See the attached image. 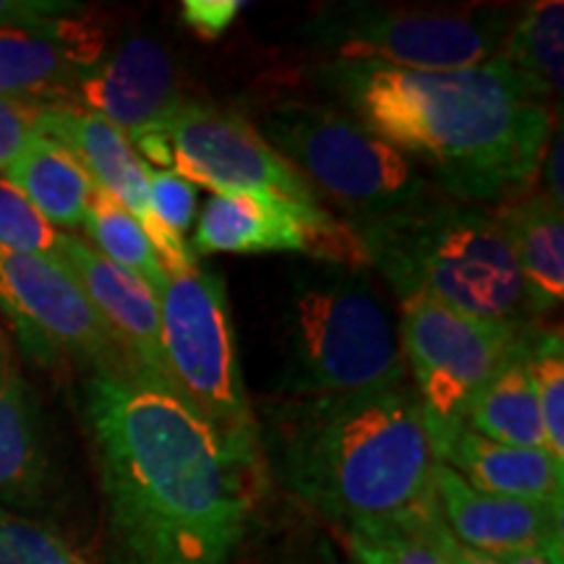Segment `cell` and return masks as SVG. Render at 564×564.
I'll return each instance as SVG.
<instances>
[{
	"instance_id": "obj_1",
	"label": "cell",
	"mask_w": 564,
	"mask_h": 564,
	"mask_svg": "<svg viewBox=\"0 0 564 564\" xmlns=\"http://www.w3.org/2000/svg\"><path fill=\"white\" fill-rule=\"evenodd\" d=\"M82 411L116 564H232L262 502L264 453L137 379L89 373Z\"/></svg>"
},
{
	"instance_id": "obj_2",
	"label": "cell",
	"mask_w": 564,
	"mask_h": 564,
	"mask_svg": "<svg viewBox=\"0 0 564 564\" xmlns=\"http://www.w3.org/2000/svg\"><path fill=\"white\" fill-rule=\"evenodd\" d=\"M316 82L457 202L531 192L554 133L546 97L499 55L455 70L324 61Z\"/></svg>"
},
{
	"instance_id": "obj_3",
	"label": "cell",
	"mask_w": 564,
	"mask_h": 564,
	"mask_svg": "<svg viewBox=\"0 0 564 564\" xmlns=\"http://www.w3.org/2000/svg\"><path fill=\"white\" fill-rule=\"evenodd\" d=\"M264 460L337 531L429 514L436 455L411 382L329 398H278Z\"/></svg>"
},
{
	"instance_id": "obj_4",
	"label": "cell",
	"mask_w": 564,
	"mask_h": 564,
	"mask_svg": "<svg viewBox=\"0 0 564 564\" xmlns=\"http://www.w3.org/2000/svg\"><path fill=\"white\" fill-rule=\"evenodd\" d=\"M364 267L400 299L426 295L470 319L539 327L523 274L491 207L434 194L379 220L350 225Z\"/></svg>"
},
{
	"instance_id": "obj_5",
	"label": "cell",
	"mask_w": 564,
	"mask_h": 564,
	"mask_svg": "<svg viewBox=\"0 0 564 564\" xmlns=\"http://www.w3.org/2000/svg\"><path fill=\"white\" fill-rule=\"evenodd\" d=\"M405 382L398 322L369 274L319 259L303 264L282 301L278 398H329Z\"/></svg>"
},
{
	"instance_id": "obj_6",
	"label": "cell",
	"mask_w": 564,
	"mask_h": 564,
	"mask_svg": "<svg viewBox=\"0 0 564 564\" xmlns=\"http://www.w3.org/2000/svg\"><path fill=\"white\" fill-rule=\"evenodd\" d=\"M253 129L303 175V181L361 225L394 215L440 194L419 167L348 110L282 100L259 110Z\"/></svg>"
},
{
	"instance_id": "obj_7",
	"label": "cell",
	"mask_w": 564,
	"mask_h": 564,
	"mask_svg": "<svg viewBox=\"0 0 564 564\" xmlns=\"http://www.w3.org/2000/svg\"><path fill=\"white\" fill-rule=\"evenodd\" d=\"M520 9L514 6H405L345 0L303 24L324 61H371L408 70H455L497 58Z\"/></svg>"
},
{
	"instance_id": "obj_8",
	"label": "cell",
	"mask_w": 564,
	"mask_h": 564,
	"mask_svg": "<svg viewBox=\"0 0 564 564\" xmlns=\"http://www.w3.org/2000/svg\"><path fill=\"white\" fill-rule=\"evenodd\" d=\"M160 335L175 390L212 429L246 449L262 447V423L249 403L230 301L217 272L171 274L160 293Z\"/></svg>"
},
{
	"instance_id": "obj_9",
	"label": "cell",
	"mask_w": 564,
	"mask_h": 564,
	"mask_svg": "<svg viewBox=\"0 0 564 564\" xmlns=\"http://www.w3.org/2000/svg\"><path fill=\"white\" fill-rule=\"evenodd\" d=\"M531 329L470 319L426 295L400 299L398 337L434 455L494 377L523 348Z\"/></svg>"
},
{
	"instance_id": "obj_10",
	"label": "cell",
	"mask_w": 564,
	"mask_h": 564,
	"mask_svg": "<svg viewBox=\"0 0 564 564\" xmlns=\"http://www.w3.org/2000/svg\"><path fill=\"white\" fill-rule=\"evenodd\" d=\"M147 165L173 171L215 194H262L308 215H327L319 196L288 160L262 139L253 123L217 105L183 100L158 129L131 141Z\"/></svg>"
},
{
	"instance_id": "obj_11",
	"label": "cell",
	"mask_w": 564,
	"mask_h": 564,
	"mask_svg": "<svg viewBox=\"0 0 564 564\" xmlns=\"http://www.w3.org/2000/svg\"><path fill=\"white\" fill-rule=\"evenodd\" d=\"M0 312L40 361L68 356L87 366L89 373L141 382L87 293L55 259L0 249Z\"/></svg>"
},
{
	"instance_id": "obj_12",
	"label": "cell",
	"mask_w": 564,
	"mask_h": 564,
	"mask_svg": "<svg viewBox=\"0 0 564 564\" xmlns=\"http://www.w3.org/2000/svg\"><path fill=\"white\" fill-rule=\"evenodd\" d=\"M183 100L167 47L152 34L131 32L82 76L70 105L105 118L133 141L165 123Z\"/></svg>"
},
{
	"instance_id": "obj_13",
	"label": "cell",
	"mask_w": 564,
	"mask_h": 564,
	"mask_svg": "<svg viewBox=\"0 0 564 564\" xmlns=\"http://www.w3.org/2000/svg\"><path fill=\"white\" fill-rule=\"evenodd\" d=\"M108 51V30L82 9L47 30H0V97L70 105L82 76Z\"/></svg>"
},
{
	"instance_id": "obj_14",
	"label": "cell",
	"mask_w": 564,
	"mask_h": 564,
	"mask_svg": "<svg viewBox=\"0 0 564 564\" xmlns=\"http://www.w3.org/2000/svg\"><path fill=\"white\" fill-rule=\"evenodd\" d=\"M55 262L74 274L112 337L131 358L141 382L178 392L162 352L158 295L137 274L108 262L74 232H61Z\"/></svg>"
},
{
	"instance_id": "obj_15",
	"label": "cell",
	"mask_w": 564,
	"mask_h": 564,
	"mask_svg": "<svg viewBox=\"0 0 564 564\" xmlns=\"http://www.w3.org/2000/svg\"><path fill=\"white\" fill-rule=\"evenodd\" d=\"M434 502L449 533L481 554L502 556L564 544V505L478 491L444 463H436L434 470Z\"/></svg>"
},
{
	"instance_id": "obj_16",
	"label": "cell",
	"mask_w": 564,
	"mask_h": 564,
	"mask_svg": "<svg viewBox=\"0 0 564 564\" xmlns=\"http://www.w3.org/2000/svg\"><path fill=\"white\" fill-rule=\"evenodd\" d=\"M37 131L79 162L91 183L131 212L144 232L152 228L150 165L123 131L79 105H40Z\"/></svg>"
},
{
	"instance_id": "obj_17",
	"label": "cell",
	"mask_w": 564,
	"mask_h": 564,
	"mask_svg": "<svg viewBox=\"0 0 564 564\" xmlns=\"http://www.w3.org/2000/svg\"><path fill=\"white\" fill-rule=\"evenodd\" d=\"M53 491V457L30 384L0 352V507L40 510Z\"/></svg>"
},
{
	"instance_id": "obj_18",
	"label": "cell",
	"mask_w": 564,
	"mask_h": 564,
	"mask_svg": "<svg viewBox=\"0 0 564 564\" xmlns=\"http://www.w3.org/2000/svg\"><path fill=\"white\" fill-rule=\"evenodd\" d=\"M436 460L478 491L564 505V463L546 449L510 447L463 426L442 444Z\"/></svg>"
},
{
	"instance_id": "obj_19",
	"label": "cell",
	"mask_w": 564,
	"mask_h": 564,
	"mask_svg": "<svg viewBox=\"0 0 564 564\" xmlns=\"http://www.w3.org/2000/svg\"><path fill=\"white\" fill-rule=\"evenodd\" d=\"M510 243L535 314L546 316L564 299V212L544 192H525L491 207Z\"/></svg>"
},
{
	"instance_id": "obj_20",
	"label": "cell",
	"mask_w": 564,
	"mask_h": 564,
	"mask_svg": "<svg viewBox=\"0 0 564 564\" xmlns=\"http://www.w3.org/2000/svg\"><path fill=\"white\" fill-rule=\"evenodd\" d=\"M55 230H79L95 196L87 171L53 139L37 133L3 173Z\"/></svg>"
},
{
	"instance_id": "obj_21",
	"label": "cell",
	"mask_w": 564,
	"mask_h": 564,
	"mask_svg": "<svg viewBox=\"0 0 564 564\" xmlns=\"http://www.w3.org/2000/svg\"><path fill=\"white\" fill-rule=\"evenodd\" d=\"M528 340L531 335L525 337L518 356L478 394L476 403L470 405L468 419H465V426L486 440L510 444V447L546 449L539 394H535L531 369H528Z\"/></svg>"
},
{
	"instance_id": "obj_22",
	"label": "cell",
	"mask_w": 564,
	"mask_h": 564,
	"mask_svg": "<svg viewBox=\"0 0 564 564\" xmlns=\"http://www.w3.org/2000/svg\"><path fill=\"white\" fill-rule=\"evenodd\" d=\"M564 3L541 0L525 6L507 34L499 58L510 63L549 102L562 100Z\"/></svg>"
},
{
	"instance_id": "obj_23",
	"label": "cell",
	"mask_w": 564,
	"mask_h": 564,
	"mask_svg": "<svg viewBox=\"0 0 564 564\" xmlns=\"http://www.w3.org/2000/svg\"><path fill=\"white\" fill-rule=\"evenodd\" d=\"M82 230L84 236H87V243L100 253V257H105L112 264H118L126 272L137 274V278L160 299V293L165 291L171 274L162 267L150 236H147L144 228H141L131 212H126L112 196L95 186V196H91L89 202Z\"/></svg>"
},
{
	"instance_id": "obj_24",
	"label": "cell",
	"mask_w": 564,
	"mask_h": 564,
	"mask_svg": "<svg viewBox=\"0 0 564 564\" xmlns=\"http://www.w3.org/2000/svg\"><path fill=\"white\" fill-rule=\"evenodd\" d=\"M436 512L403 523H371L340 531L352 564H444L426 533V520Z\"/></svg>"
},
{
	"instance_id": "obj_25",
	"label": "cell",
	"mask_w": 564,
	"mask_h": 564,
	"mask_svg": "<svg viewBox=\"0 0 564 564\" xmlns=\"http://www.w3.org/2000/svg\"><path fill=\"white\" fill-rule=\"evenodd\" d=\"M528 369L539 394L546 449L564 463V348L560 329H533L528 340Z\"/></svg>"
},
{
	"instance_id": "obj_26",
	"label": "cell",
	"mask_w": 564,
	"mask_h": 564,
	"mask_svg": "<svg viewBox=\"0 0 564 564\" xmlns=\"http://www.w3.org/2000/svg\"><path fill=\"white\" fill-rule=\"evenodd\" d=\"M0 564H89L40 520L0 507Z\"/></svg>"
},
{
	"instance_id": "obj_27",
	"label": "cell",
	"mask_w": 564,
	"mask_h": 564,
	"mask_svg": "<svg viewBox=\"0 0 564 564\" xmlns=\"http://www.w3.org/2000/svg\"><path fill=\"white\" fill-rule=\"evenodd\" d=\"M61 230H55L26 196L0 175V249L55 259Z\"/></svg>"
},
{
	"instance_id": "obj_28",
	"label": "cell",
	"mask_w": 564,
	"mask_h": 564,
	"mask_svg": "<svg viewBox=\"0 0 564 564\" xmlns=\"http://www.w3.org/2000/svg\"><path fill=\"white\" fill-rule=\"evenodd\" d=\"M40 105H26L0 97V175L17 162L24 147L37 137Z\"/></svg>"
},
{
	"instance_id": "obj_29",
	"label": "cell",
	"mask_w": 564,
	"mask_h": 564,
	"mask_svg": "<svg viewBox=\"0 0 564 564\" xmlns=\"http://www.w3.org/2000/svg\"><path fill=\"white\" fill-rule=\"evenodd\" d=\"M82 9L74 0H0V30H47Z\"/></svg>"
},
{
	"instance_id": "obj_30",
	"label": "cell",
	"mask_w": 564,
	"mask_h": 564,
	"mask_svg": "<svg viewBox=\"0 0 564 564\" xmlns=\"http://www.w3.org/2000/svg\"><path fill=\"white\" fill-rule=\"evenodd\" d=\"M243 6L241 0H186L181 3V17L196 37L215 42L230 30Z\"/></svg>"
},
{
	"instance_id": "obj_31",
	"label": "cell",
	"mask_w": 564,
	"mask_h": 564,
	"mask_svg": "<svg viewBox=\"0 0 564 564\" xmlns=\"http://www.w3.org/2000/svg\"><path fill=\"white\" fill-rule=\"evenodd\" d=\"M426 533H429V539L434 541L436 552L442 554L444 564H497L494 556L476 552V549L465 546L463 541H457L455 535L449 533V528L444 525L440 512H434L432 518L426 520Z\"/></svg>"
},
{
	"instance_id": "obj_32",
	"label": "cell",
	"mask_w": 564,
	"mask_h": 564,
	"mask_svg": "<svg viewBox=\"0 0 564 564\" xmlns=\"http://www.w3.org/2000/svg\"><path fill=\"white\" fill-rule=\"evenodd\" d=\"M564 139L562 129L552 133V141H549L544 160H541L539 175H544V194L552 199L556 207L564 209V173H562V158H564Z\"/></svg>"
},
{
	"instance_id": "obj_33",
	"label": "cell",
	"mask_w": 564,
	"mask_h": 564,
	"mask_svg": "<svg viewBox=\"0 0 564 564\" xmlns=\"http://www.w3.org/2000/svg\"><path fill=\"white\" fill-rule=\"evenodd\" d=\"M497 564H564L562 549H533V552H514L494 556Z\"/></svg>"
},
{
	"instance_id": "obj_34",
	"label": "cell",
	"mask_w": 564,
	"mask_h": 564,
	"mask_svg": "<svg viewBox=\"0 0 564 564\" xmlns=\"http://www.w3.org/2000/svg\"><path fill=\"white\" fill-rule=\"evenodd\" d=\"M322 562H324V564H337V560H335L333 552H329L327 546H324V552H322Z\"/></svg>"
}]
</instances>
